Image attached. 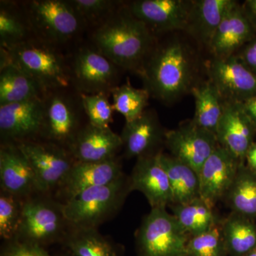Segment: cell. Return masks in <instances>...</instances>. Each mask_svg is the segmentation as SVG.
Segmentation results:
<instances>
[{"label": "cell", "mask_w": 256, "mask_h": 256, "mask_svg": "<svg viewBox=\"0 0 256 256\" xmlns=\"http://www.w3.org/2000/svg\"><path fill=\"white\" fill-rule=\"evenodd\" d=\"M196 73L192 48L183 40L172 38L156 42L138 75L152 97L169 104L191 92Z\"/></svg>", "instance_id": "obj_1"}, {"label": "cell", "mask_w": 256, "mask_h": 256, "mask_svg": "<svg viewBox=\"0 0 256 256\" xmlns=\"http://www.w3.org/2000/svg\"><path fill=\"white\" fill-rule=\"evenodd\" d=\"M88 42L122 70L138 74L158 41L124 2L105 22L90 31Z\"/></svg>", "instance_id": "obj_2"}, {"label": "cell", "mask_w": 256, "mask_h": 256, "mask_svg": "<svg viewBox=\"0 0 256 256\" xmlns=\"http://www.w3.org/2000/svg\"><path fill=\"white\" fill-rule=\"evenodd\" d=\"M0 63L16 66L35 79L46 94L72 88L68 54L58 47L34 36L11 48H0Z\"/></svg>", "instance_id": "obj_3"}, {"label": "cell", "mask_w": 256, "mask_h": 256, "mask_svg": "<svg viewBox=\"0 0 256 256\" xmlns=\"http://www.w3.org/2000/svg\"><path fill=\"white\" fill-rule=\"evenodd\" d=\"M22 3L36 38L62 50L82 42L80 37L86 28L69 0H30Z\"/></svg>", "instance_id": "obj_4"}, {"label": "cell", "mask_w": 256, "mask_h": 256, "mask_svg": "<svg viewBox=\"0 0 256 256\" xmlns=\"http://www.w3.org/2000/svg\"><path fill=\"white\" fill-rule=\"evenodd\" d=\"M130 192L129 178L124 175L112 182L89 188L64 202V214L72 228H98L117 214Z\"/></svg>", "instance_id": "obj_5"}, {"label": "cell", "mask_w": 256, "mask_h": 256, "mask_svg": "<svg viewBox=\"0 0 256 256\" xmlns=\"http://www.w3.org/2000/svg\"><path fill=\"white\" fill-rule=\"evenodd\" d=\"M44 122L41 140L69 151L76 138L88 124L82 97L73 88L47 92L44 98Z\"/></svg>", "instance_id": "obj_6"}, {"label": "cell", "mask_w": 256, "mask_h": 256, "mask_svg": "<svg viewBox=\"0 0 256 256\" xmlns=\"http://www.w3.org/2000/svg\"><path fill=\"white\" fill-rule=\"evenodd\" d=\"M72 88L78 94H110L118 86L122 69L90 42H80L68 54Z\"/></svg>", "instance_id": "obj_7"}, {"label": "cell", "mask_w": 256, "mask_h": 256, "mask_svg": "<svg viewBox=\"0 0 256 256\" xmlns=\"http://www.w3.org/2000/svg\"><path fill=\"white\" fill-rule=\"evenodd\" d=\"M190 236L166 208H152L136 234L139 256H186Z\"/></svg>", "instance_id": "obj_8"}, {"label": "cell", "mask_w": 256, "mask_h": 256, "mask_svg": "<svg viewBox=\"0 0 256 256\" xmlns=\"http://www.w3.org/2000/svg\"><path fill=\"white\" fill-rule=\"evenodd\" d=\"M69 224L62 204L43 197H30L24 201L22 216L16 238L44 246L65 238Z\"/></svg>", "instance_id": "obj_9"}, {"label": "cell", "mask_w": 256, "mask_h": 256, "mask_svg": "<svg viewBox=\"0 0 256 256\" xmlns=\"http://www.w3.org/2000/svg\"><path fill=\"white\" fill-rule=\"evenodd\" d=\"M16 146L34 170L40 193L60 188L76 162L69 151L53 143L36 140Z\"/></svg>", "instance_id": "obj_10"}, {"label": "cell", "mask_w": 256, "mask_h": 256, "mask_svg": "<svg viewBox=\"0 0 256 256\" xmlns=\"http://www.w3.org/2000/svg\"><path fill=\"white\" fill-rule=\"evenodd\" d=\"M44 122V98L0 106L1 144L41 140Z\"/></svg>", "instance_id": "obj_11"}, {"label": "cell", "mask_w": 256, "mask_h": 256, "mask_svg": "<svg viewBox=\"0 0 256 256\" xmlns=\"http://www.w3.org/2000/svg\"><path fill=\"white\" fill-rule=\"evenodd\" d=\"M164 144L172 156L197 172L218 146L214 133L197 126L192 120L166 131Z\"/></svg>", "instance_id": "obj_12"}, {"label": "cell", "mask_w": 256, "mask_h": 256, "mask_svg": "<svg viewBox=\"0 0 256 256\" xmlns=\"http://www.w3.org/2000/svg\"><path fill=\"white\" fill-rule=\"evenodd\" d=\"M192 3L193 1L186 0H137L126 5L156 35L162 32H186Z\"/></svg>", "instance_id": "obj_13"}, {"label": "cell", "mask_w": 256, "mask_h": 256, "mask_svg": "<svg viewBox=\"0 0 256 256\" xmlns=\"http://www.w3.org/2000/svg\"><path fill=\"white\" fill-rule=\"evenodd\" d=\"M210 80L224 100L244 102L256 96V74L239 60L236 55L215 58L208 66Z\"/></svg>", "instance_id": "obj_14"}, {"label": "cell", "mask_w": 256, "mask_h": 256, "mask_svg": "<svg viewBox=\"0 0 256 256\" xmlns=\"http://www.w3.org/2000/svg\"><path fill=\"white\" fill-rule=\"evenodd\" d=\"M216 136L218 146L245 163L247 152L256 140V126L242 102L224 100Z\"/></svg>", "instance_id": "obj_15"}, {"label": "cell", "mask_w": 256, "mask_h": 256, "mask_svg": "<svg viewBox=\"0 0 256 256\" xmlns=\"http://www.w3.org/2000/svg\"><path fill=\"white\" fill-rule=\"evenodd\" d=\"M244 164L218 146L200 170V198L214 208L217 202L224 198Z\"/></svg>", "instance_id": "obj_16"}, {"label": "cell", "mask_w": 256, "mask_h": 256, "mask_svg": "<svg viewBox=\"0 0 256 256\" xmlns=\"http://www.w3.org/2000/svg\"><path fill=\"white\" fill-rule=\"evenodd\" d=\"M156 110L146 109L140 116L130 122H126L122 132L124 156L128 159L154 156L164 144L165 134Z\"/></svg>", "instance_id": "obj_17"}, {"label": "cell", "mask_w": 256, "mask_h": 256, "mask_svg": "<svg viewBox=\"0 0 256 256\" xmlns=\"http://www.w3.org/2000/svg\"><path fill=\"white\" fill-rule=\"evenodd\" d=\"M158 154L138 158L129 178L131 192L142 193L152 208H166L172 204L169 178Z\"/></svg>", "instance_id": "obj_18"}, {"label": "cell", "mask_w": 256, "mask_h": 256, "mask_svg": "<svg viewBox=\"0 0 256 256\" xmlns=\"http://www.w3.org/2000/svg\"><path fill=\"white\" fill-rule=\"evenodd\" d=\"M0 185L2 191L22 200L40 192L34 170L16 144H1Z\"/></svg>", "instance_id": "obj_19"}, {"label": "cell", "mask_w": 256, "mask_h": 256, "mask_svg": "<svg viewBox=\"0 0 256 256\" xmlns=\"http://www.w3.org/2000/svg\"><path fill=\"white\" fill-rule=\"evenodd\" d=\"M124 175L117 156L101 162H76L58 188L66 202L89 188L112 182Z\"/></svg>", "instance_id": "obj_20"}, {"label": "cell", "mask_w": 256, "mask_h": 256, "mask_svg": "<svg viewBox=\"0 0 256 256\" xmlns=\"http://www.w3.org/2000/svg\"><path fill=\"white\" fill-rule=\"evenodd\" d=\"M256 36L255 30L237 2L224 16L208 48L215 58H226L236 54Z\"/></svg>", "instance_id": "obj_21"}, {"label": "cell", "mask_w": 256, "mask_h": 256, "mask_svg": "<svg viewBox=\"0 0 256 256\" xmlns=\"http://www.w3.org/2000/svg\"><path fill=\"white\" fill-rule=\"evenodd\" d=\"M122 148L120 136L110 127H96L88 122L76 138L69 152L76 162H92L116 158Z\"/></svg>", "instance_id": "obj_22"}, {"label": "cell", "mask_w": 256, "mask_h": 256, "mask_svg": "<svg viewBox=\"0 0 256 256\" xmlns=\"http://www.w3.org/2000/svg\"><path fill=\"white\" fill-rule=\"evenodd\" d=\"M235 0H195L186 32L197 41L210 47L216 31Z\"/></svg>", "instance_id": "obj_23"}, {"label": "cell", "mask_w": 256, "mask_h": 256, "mask_svg": "<svg viewBox=\"0 0 256 256\" xmlns=\"http://www.w3.org/2000/svg\"><path fill=\"white\" fill-rule=\"evenodd\" d=\"M45 95L31 76L14 64L0 63V106L42 99Z\"/></svg>", "instance_id": "obj_24"}, {"label": "cell", "mask_w": 256, "mask_h": 256, "mask_svg": "<svg viewBox=\"0 0 256 256\" xmlns=\"http://www.w3.org/2000/svg\"><path fill=\"white\" fill-rule=\"evenodd\" d=\"M172 191V205L184 204L200 198V174L196 170L172 156L160 152Z\"/></svg>", "instance_id": "obj_25"}, {"label": "cell", "mask_w": 256, "mask_h": 256, "mask_svg": "<svg viewBox=\"0 0 256 256\" xmlns=\"http://www.w3.org/2000/svg\"><path fill=\"white\" fill-rule=\"evenodd\" d=\"M34 37L22 3L0 2V48H9Z\"/></svg>", "instance_id": "obj_26"}, {"label": "cell", "mask_w": 256, "mask_h": 256, "mask_svg": "<svg viewBox=\"0 0 256 256\" xmlns=\"http://www.w3.org/2000/svg\"><path fill=\"white\" fill-rule=\"evenodd\" d=\"M220 227L228 256H245L256 248L255 220L232 212Z\"/></svg>", "instance_id": "obj_27"}, {"label": "cell", "mask_w": 256, "mask_h": 256, "mask_svg": "<svg viewBox=\"0 0 256 256\" xmlns=\"http://www.w3.org/2000/svg\"><path fill=\"white\" fill-rule=\"evenodd\" d=\"M194 98L195 112L192 120L204 129L214 133L222 117L224 100L210 80L196 84L191 90Z\"/></svg>", "instance_id": "obj_28"}, {"label": "cell", "mask_w": 256, "mask_h": 256, "mask_svg": "<svg viewBox=\"0 0 256 256\" xmlns=\"http://www.w3.org/2000/svg\"><path fill=\"white\" fill-rule=\"evenodd\" d=\"M224 198L232 212L256 220V173L249 169L246 163L240 165Z\"/></svg>", "instance_id": "obj_29"}, {"label": "cell", "mask_w": 256, "mask_h": 256, "mask_svg": "<svg viewBox=\"0 0 256 256\" xmlns=\"http://www.w3.org/2000/svg\"><path fill=\"white\" fill-rule=\"evenodd\" d=\"M170 206L172 214L190 237L205 233L222 222L214 208L208 206L201 198Z\"/></svg>", "instance_id": "obj_30"}, {"label": "cell", "mask_w": 256, "mask_h": 256, "mask_svg": "<svg viewBox=\"0 0 256 256\" xmlns=\"http://www.w3.org/2000/svg\"><path fill=\"white\" fill-rule=\"evenodd\" d=\"M64 242L72 256H118L112 242L98 228L70 227Z\"/></svg>", "instance_id": "obj_31"}, {"label": "cell", "mask_w": 256, "mask_h": 256, "mask_svg": "<svg viewBox=\"0 0 256 256\" xmlns=\"http://www.w3.org/2000/svg\"><path fill=\"white\" fill-rule=\"evenodd\" d=\"M110 96L114 111L122 114L126 122L140 116L146 110L150 97L146 88H137L128 82L114 88Z\"/></svg>", "instance_id": "obj_32"}, {"label": "cell", "mask_w": 256, "mask_h": 256, "mask_svg": "<svg viewBox=\"0 0 256 256\" xmlns=\"http://www.w3.org/2000/svg\"><path fill=\"white\" fill-rule=\"evenodd\" d=\"M86 30H95L114 14L124 2L114 0H69Z\"/></svg>", "instance_id": "obj_33"}, {"label": "cell", "mask_w": 256, "mask_h": 256, "mask_svg": "<svg viewBox=\"0 0 256 256\" xmlns=\"http://www.w3.org/2000/svg\"><path fill=\"white\" fill-rule=\"evenodd\" d=\"M24 200L2 190L0 192V236L4 242L18 237Z\"/></svg>", "instance_id": "obj_34"}, {"label": "cell", "mask_w": 256, "mask_h": 256, "mask_svg": "<svg viewBox=\"0 0 256 256\" xmlns=\"http://www.w3.org/2000/svg\"><path fill=\"white\" fill-rule=\"evenodd\" d=\"M220 224L205 233L190 237L186 256H228Z\"/></svg>", "instance_id": "obj_35"}, {"label": "cell", "mask_w": 256, "mask_h": 256, "mask_svg": "<svg viewBox=\"0 0 256 256\" xmlns=\"http://www.w3.org/2000/svg\"><path fill=\"white\" fill-rule=\"evenodd\" d=\"M110 94H80L88 122L99 128H108L114 121V109L109 100Z\"/></svg>", "instance_id": "obj_36"}, {"label": "cell", "mask_w": 256, "mask_h": 256, "mask_svg": "<svg viewBox=\"0 0 256 256\" xmlns=\"http://www.w3.org/2000/svg\"><path fill=\"white\" fill-rule=\"evenodd\" d=\"M0 256H50L44 248L38 244L15 238L6 242Z\"/></svg>", "instance_id": "obj_37"}, {"label": "cell", "mask_w": 256, "mask_h": 256, "mask_svg": "<svg viewBox=\"0 0 256 256\" xmlns=\"http://www.w3.org/2000/svg\"><path fill=\"white\" fill-rule=\"evenodd\" d=\"M236 55L250 72L256 74V36Z\"/></svg>", "instance_id": "obj_38"}, {"label": "cell", "mask_w": 256, "mask_h": 256, "mask_svg": "<svg viewBox=\"0 0 256 256\" xmlns=\"http://www.w3.org/2000/svg\"><path fill=\"white\" fill-rule=\"evenodd\" d=\"M242 6L246 16L256 32V0H246Z\"/></svg>", "instance_id": "obj_39"}, {"label": "cell", "mask_w": 256, "mask_h": 256, "mask_svg": "<svg viewBox=\"0 0 256 256\" xmlns=\"http://www.w3.org/2000/svg\"><path fill=\"white\" fill-rule=\"evenodd\" d=\"M242 104L248 116L256 126V96L247 99Z\"/></svg>", "instance_id": "obj_40"}, {"label": "cell", "mask_w": 256, "mask_h": 256, "mask_svg": "<svg viewBox=\"0 0 256 256\" xmlns=\"http://www.w3.org/2000/svg\"><path fill=\"white\" fill-rule=\"evenodd\" d=\"M245 163L249 169L256 173V140L252 143L246 156Z\"/></svg>", "instance_id": "obj_41"}, {"label": "cell", "mask_w": 256, "mask_h": 256, "mask_svg": "<svg viewBox=\"0 0 256 256\" xmlns=\"http://www.w3.org/2000/svg\"><path fill=\"white\" fill-rule=\"evenodd\" d=\"M256 256V248L252 250V252L248 254L246 256Z\"/></svg>", "instance_id": "obj_42"}, {"label": "cell", "mask_w": 256, "mask_h": 256, "mask_svg": "<svg viewBox=\"0 0 256 256\" xmlns=\"http://www.w3.org/2000/svg\"><path fill=\"white\" fill-rule=\"evenodd\" d=\"M72 256V255H66V256Z\"/></svg>", "instance_id": "obj_43"}]
</instances>
